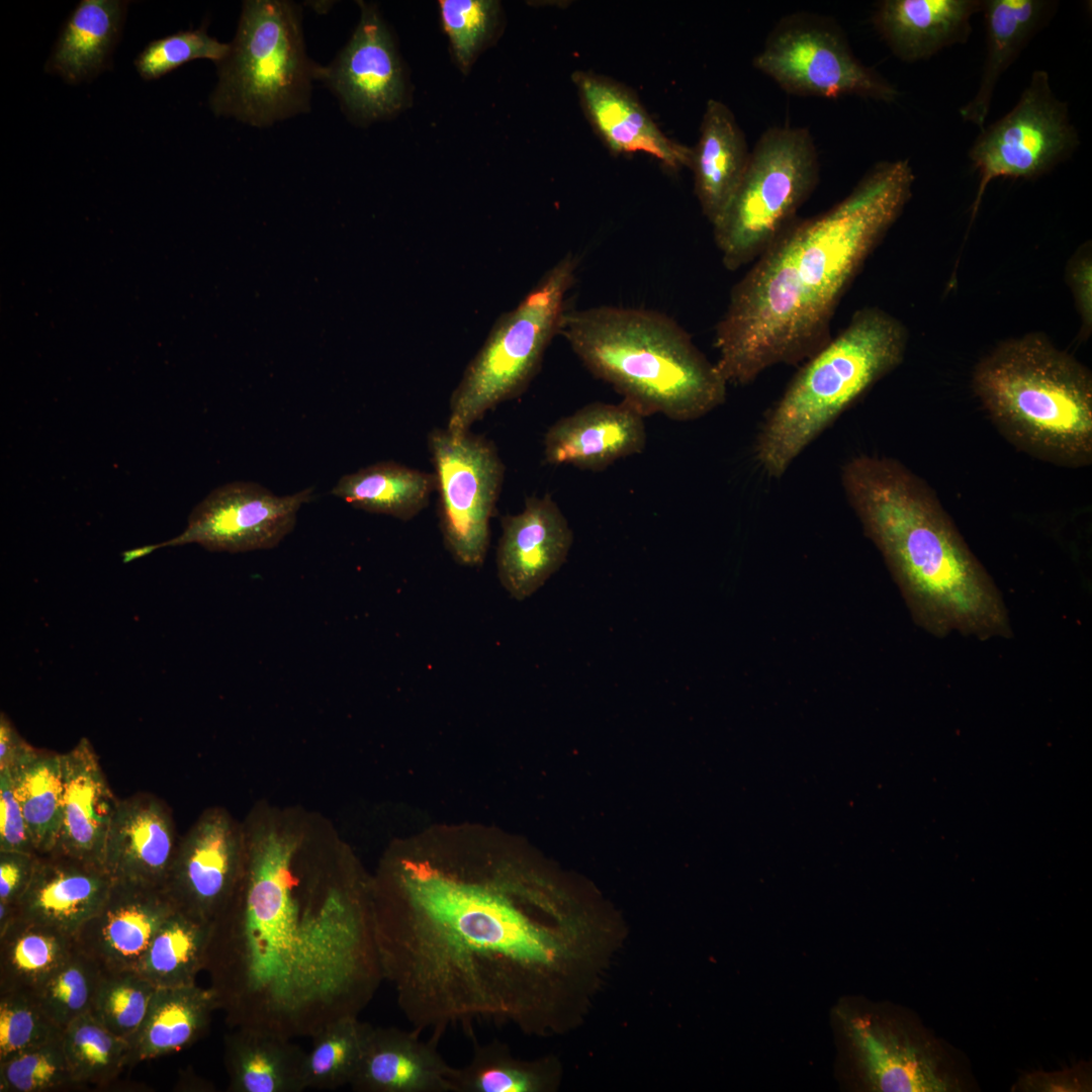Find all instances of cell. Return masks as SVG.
Segmentation results:
<instances>
[{
	"label": "cell",
	"instance_id": "cell-2",
	"mask_svg": "<svg viewBox=\"0 0 1092 1092\" xmlns=\"http://www.w3.org/2000/svg\"><path fill=\"white\" fill-rule=\"evenodd\" d=\"M265 832L211 922L204 970L230 1027L290 1038L358 1016L384 980L372 905L355 880L306 879Z\"/></svg>",
	"mask_w": 1092,
	"mask_h": 1092
},
{
	"label": "cell",
	"instance_id": "cell-49",
	"mask_svg": "<svg viewBox=\"0 0 1092 1092\" xmlns=\"http://www.w3.org/2000/svg\"><path fill=\"white\" fill-rule=\"evenodd\" d=\"M4 713L0 715V770L12 769L32 751Z\"/></svg>",
	"mask_w": 1092,
	"mask_h": 1092
},
{
	"label": "cell",
	"instance_id": "cell-15",
	"mask_svg": "<svg viewBox=\"0 0 1092 1092\" xmlns=\"http://www.w3.org/2000/svg\"><path fill=\"white\" fill-rule=\"evenodd\" d=\"M312 494V487L279 496L256 482L226 483L204 497L183 532L160 548L192 543L230 553L274 548L293 530L299 509Z\"/></svg>",
	"mask_w": 1092,
	"mask_h": 1092
},
{
	"label": "cell",
	"instance_id": "cell-10",
	"mask_svg": "<svg viewBox=\"0 0 1092 1092\" xmlns=\"http://www.w3.org/2000/svg\"><path fill=\"white\" fill-rule=\"evenodd\" d=\"M819 180V159L805 127L767 128L750 151L742 179L712 224L722 263L736 270L755 261L796 220Z\"/></svg>",
	"mask_w": 1092,
	"mask_h": 1092
},
{
	"label": "cell",
	"instance_id": "cell-5",
	"mask_svg": "<svg viewBox=\"0 0 1092 1092\" xmlns=\"http://www.w3.org/2000/svg\"><path fill=\"white\" fill-rule=\"evenodd\" d=\"M560 334L594 376L644 417L693 421L726 399L716 363L664 313L614 305L566 310Z\"/></svg>",
	"mask_w": 1092,
	"mask_h": 1092
},
{
	"label": "cell",
	"instance_id": "cell-4",
	"mask_svg": "<svg viewBox=\"0 0 1092 1092\" xmlns=\"http://www.w3.org/2000/svg\"><path fill=\"white\" fill-rule=\"evenodd\" d=\"M841 484L919 627L936 637L1012 636L998 588L927 482L895 459L859 455L843 465Z\"/></svg>",
	"mask_w": 1092,
	"mask_h": 1092
},
{
	"label": "cell",
	"instance_id": "cell-31",
	"mask_svg": "<svg viewBox=\"0 0 1092 1092\" xmlns=\"http://www.w3.org/2000/svg\"><path fill=\"white\" fill-rule=\"evenodd\" d=\"M216 1009L212 990L196 983L156 988L145 1019L130 1040V1064L191 1045L206 1031Z\"/></svg>",
	"mask_w": 1092,
	"mask_h": 1092
},
{
	"label": "cell",
	"instance_id": "cell-33",
	"mask_svg": "<svg viewBox=\"0 0 1092 1092\" xmlns=\"http://www.w3.org/2000/svg\"><path fill=\"white\" fill-rule=\"evenodd\" d=\"M449 1079L452 1092H552L560 1083L561 1067L553 1057L524 1061L498 1039L478 1043L473 1038L471 1060L453 1067Z\"/></svg>",
	"mask_w": 1092,
	"mask_h": 1092
},
{
	"label": "cell",
	"instance_id": "cell-25",
	"mask_svg": "<svg viewBox=\"0 0 1092 1092\" xmlns=\"http://www.w3.org/2000/svg\"><path fill=\"white\" fill-rule=\"evenodd\" d=\"M398 1027H375L350 1083L356 1092H452V1066L438 1051L441 1036Z\"/></svg>",
	"mask_w": 1092,
	"mask_h": 1092
},
{
	"label": "cell",
	"instance_id": "cell-43",
	"mask_svg": "<svg viewBox=\"0 0 1092 1092\" xmlns=\"http://www.w3.org/2000/svg\"><path fill=\"white\" fill-rule=\"evenodd\" d=\"M27 991L0 992V1061L62 1034Z\"/></svg>",
	"mask_w": 1092,
	"mask_h": 1092
},
{
	"label": "cell",
	"instance_id": "cell-51",
	"mask_svg": "<svg viewBox=\"0 0 1092 1092\" xmlns=\"http://www.w3.org/2000/svg\"><path fill=\"white\" fill-rule=\"evenodd\" d=\"M159 548H160V544H152V545H146V546H141V547L125 550V551H123L121 553L122 562L123 563H128V562L133 561V560H135L138 558L147 556V555H149L150 553L154 552L155 550H157Z\"/></svg>",
	"mask_w": 1092,
	"mask_h": 1092
},
{
	"label": "cell",
	"instance_id": "cell-24",
	"mask_svg": "<svg viewBox=\"0 0 1092 1092\" xmlns=\"http://www.w3.org/2000/svg\"><path fill=\"white\" fill-rule=\"evenodd\" d=\"M113 881L99 866L59 853L38 854L16 904L18 918L73 936L107 898Z\"/></svg>",
	"mask_w": 1092,
	"mask_h": 1092
},
{
	"label": "cell",
	"instance_id": "cell-47",
	"mask_svg": "<svg viewBox=\"0 0 1092 1092\" xmlns=\"http://www.w3.org/2000/svg\"><path fill=\"white\" fill-rule=\"evenodd\" d=\"M1091 1079L1088 1068L1078 1065L1069 1070L1054 1073H1032L1019 1081L1017 1087L1029 1091H1088Z\"/></svg>",
	"mask_w": 1092,
	"mask_h": 1092
},
{
	"label": "cell",
	"instance_id": "cell-30",
	"mask_svg": "<svg viewBox=\"0 0 1092 1092\" xmlns=\"http://www.w3.org/2000/svg\"><path fill=\"white\" fill-rule=\"evenodd\" d=\"M223 1061L232 1092L304 1090L305 1051L285 1035L247 1026L231 1027Z\"/></svg>",
	"mask_w": 1092,
	"mask_h": 1092
},
{
	"label": "cell",
	"instance_id": "cell-37",
	"mask_svg": "<svg viewBox=\"0 0 1092 1092\" xmlns=\"http://www.w3.org/2000/svg\"><path fill=\"white\" fill-rule=\"evenodd\" d=\"M372 1029V1024L358 1016H346L312 1034L310 1048L305 1051L304 1090H333L350 1085Z\"/></svg>",
	"mask_w": 1092,
	"mask_h": 1092
},
{
	"label": "cell",
	"instance_id": "cell-46",
	"mask_svg": "<svg viewBox=\"0 0 1092 1092\" xmlns=\"http://www.w3.org/2000/svg\"><path fill=\"white\" fill-rule=\"evenodd\" d=\"M37 853L0 850V902L17 904L27 889Z\"/></svg>",
	"mask_w": 1092,
	"mask_h": 1092
},
{
	"label": "cell",
	"instance_id": "cell-29",
	"mask_svg": "<svg viewBox=\"0 0 1092 1092\" xmlns=\"http://www.w3.org/2000/svg\"><path fill=\"white\" fill-rule=\"evenodd\" d=\"M127 1L82 0L64 23L44 65L69 84L90 81L111 67Z\"/></svg>",
	"mask_w": 1092,
	"mask_h": 1092
},
{
	"label": "cell",
	"instance_id": "cell-7",
	"mask_svg": "<svg viewBox=\"0 0 1092 1092\" xmlns=\"http://www.w3.org/2000/svg\"><path fill=\"white\" fill-rule=\"evenodd\" d=\"M904 325L885 310H857L848 325L804 361L767 413L754 454L769 477L780 478L797 457L880 379L903 361Z\"/></svg>",
	"mask_w": 1092,
	"mask_h": 1092
},
{
	"label": "cell",
	"instance_id": "cell-17",
	"mask_svg": "<svg viewBox=\"0 0 1092 1092\" xmlns=\"http://www.w3.org/2000/svg\"><path fill=\"white\" fill-rule=\"evenodd\" d=\"M245 864L229 817L205 812L177 850L164 889L175 907L212 922L232 896Z\"/></svg>",
	"mask_w": 1092,
	"mask_h": 1092
},
{
	"label": "cell",
	"instance_id": "cell-19",
	"mask_svg": "<svg viewBox=\"0 0 1092 1092\" xmlns=\"http://www.w3.org/2000/svg\"><path fill=\"white\" fill-rule=\"evenodd\" d=\"M572 542L551 495L528 497L520 513L502 518L495 558L500 584L513 599H528L566 561Z\"/></svg>",
	"mask_w": 1092,
	"mask_h": 1092
},
{
	"label": "cell",
	"instance_id": "cell-44",
	"mask_svg": "<svg viewBox=\"0 0 1092 1092\" xmlns=\"http://www.w3.org/2000/svg\"><path fill=\"white\" fill-rule=\"evenodd\" d=\"M230 44L209 36L204 28L179 31L149 42L134 59L144 80H156L197 59L215 64L229 53Z\"/></svg>",
	"mask_w": 1092,
	"mask_h": 1092
},
{
	"label": "cell",
	"instance_id": "cell-23",
	"mask_svg": "<svg viewBox=\"0 0 1092 1092\" xmlns=\"http://www.w3.org/2000/svg\"><path fill=\"white\" fill-rule=\"evenodd\" d=\"M61 765L62 816L57 845L52 853L103 868L105 841L119 799L107 783L87 738L61 753Z\"/></svg>",
	"mask_w": 1092,
	"mask_h": 1092
},
{
	"label": "cell",
	"instance_id": "cell-22",
	"mask_svg": "<svg viewBox=\"0 0 1092 1092\" xmlns=\"http://www.w3.org/2000/svg\"><path fill=\"white\" fill-rule=\"evenodd\" d=\"M644 416L624 400L594 402L557 420L543 440L544 460L600 471L641 453L646 446Z\"/></svg>",
	"mask_w": 1092,
	"mask_h": 1092
},
{
	"label": "cell",
	"instance_id": "cell-26",
	"mask_svg": "<svg viewBox=\"0 0 1092 1092\" xmlns=\"http://www.w3.org/2000/svg\"><path fill=\"white\" fill-rule=\"evenodd\" d=\"M983 0H884L872 21L899 60L925 61L954 44L966 43L972 17Z\"/></svg>",
	"mask_w": 1092,
	"mask_h": 1092
},
{
	"label": "cell",
	"instance_id": "cell-14",
	"mask_svg": "<svg viewBox=\"0 0 1092 1092\" xmlns=\"http://www.w3.org/2000/svg\"><path fill=\"white\" fill-rule=\"evenodd\" d=\"M1079 145L1067 102L1055 95L1049 73L1034 70L1016 104L983 127L969 150L979 176L972 220L992 180L1037 178L1070 159Z\"/></svg>",
	"mask_w": 1092,
	"mask_h": 1092
},
{
	"label": "cell",
	"instance_id": "cell-38",
	"mask_svg": "<svg viewBox=\"0 0 1092 1092\" xmlns=\"http://www.w3.org/2000/svg\"><path fill=\"white\" fill-rule=\"evenodd\" d=\"M62 1037L75 1086L107 1084L130 1064V1042L111 1032L89 1012L70 1022Z\"/></svg>",
	"mask_w": 1092,
	"mask_h": 1092
},
{
	"label": "cell",
	"instance_id": "cell-36",
	"mask_svg": "<svg viewBox=\"0 0 1092 1092\" xmlns=\"http://www.w3.org/2000/svg\"><path fill=\"white\" fill-rule=\"evenodd\" d=\"M73 938L17 918L0 936V992L31 991L71 954Z\"/></svg>",
	"mask_w": 1092,
	"mask_h": 1092
},
{
	"label": "cell",
	"instance_id": "cell-48",
	"mask_svg": "<svg viewBox=\"0 0 1092 1092\" xmlns=\"http://www.w3.org/2000/svg\"><path fill=\"white\" fill-rule=\"evenodd\" d=\"M1091 267V257L1085 251L1073 259L1068 271L1069 281L1083 326L1088 329L1091 328L1092 323Z\"/></svg>",
	"mask_w": 1092,
	"mask_h": 1092
},
{
	"label": "cell",
	"instance_id": "cell-39",
	"mask_svg": "<svg viewBox=\"0 0 1092 1092\" xmlns=\"http://www.w3.org/2000/svg\"><path fill=\"white\" fill-rule=\"evenodd\" d=\"M102 971L75 947L69 958L29 992L47 1016L62 1030L90 1011Z\"/></svg>",
	"mask_w": 1092,
	"mask_h": 1092
},
{
	"label": "cell",
	"instance_id": "cell-16",
	"mask_svg": "<svg viewBox=\"0 0 1092 1092\" xmlns=\"http://www.w3.org/2000/svg\"><path fill=\"white\" fill-rule=\"evenodd\" d=\"M360 21L347 46L328 67L324 80L357 119L373 121L394 115L405 103L402 67L391 34L376 8L364 2Z\"/></svg>",
	"mask_w": 1092,
	"mask_h": 1092
},
{
	"label": "cell",
	"instance_id": "cell-42",
	"mask_svg": "<svg viewBox=\"0 0 1092 1092\" xmlns=\"http://www.w3.org/2000/svg\"><path fill=\"white\" fill-rule=\"evenodd\" d=\"M72 1085L62 1034L0 1061V1092H47Z\"/></svg>",
	"mask_w": 1092,
	"mask_h": 1092
},
{
	"label": "cell",
	"instance_id": "cell-13",
	"mask_svg": "<svg viewBox=\"0 0 1092 1092\" xmlns=\"http://www.w3.org/2000/svg\"><path fill=\"white\" fill-rule=\"evenodd\" d=\"M428 448L444 545L458 564L480 566L489 547L505 465L493 443L470 431L433 429Z\"/></svg>",
	"mask_w": 1092,
	"mask_h": 1092
},
{
	"label": "cell",
	"instance_id": "cell-12",
	"mask_svg": "<svg viewBox=\"0 0 1092 1092\" xmlns=\"http://www.w3.org/2000/svg\"><path fill=\"white\" fill-rule=\"evenodd\" d=\"M753 66L794 95H855L884 102L899 96L893 84L854 56L839 27L813 14L782 18L753 59Z\"/></svg>",
	"mask_w": 1092,
	"mask_h": 1092
},
{
	"label": "cell",
	"instance_id": "cell-11",
	"mask_svg": "<svg viewBox=\"0 0 1092 1092\" xmlns=\"http://www.w3.org/2000/svg\"><path fill=\"white\" fill-rule=\"evenodd\" d=\"M838 1016L868 1090L951 1092L966 1087L950 1050L910 1016L875 1005H842Z\"/></svg>",
	"mask_w": 1092,
	"mask_h": 1092
},
{
	"label": "cell",
	"instance_id": "cell-18",
	"mask_svg": "<svg viewBox=\"0 0 1092 1092\" xmlns=\"http://www.w3.org/2000/svg\"><path fill=\"white\" fill-rule=\"evenodd\" d=\"M175 910L163 887L113 882L104 903L73 936V945L104 973L135 971Z\"/></svg>",
	"mask_w": 1092,
	"mask_h": 1092
},
{
	"label": "cell",
	"instance_id": "cell-8",
	"mask_svg": "<svg viewBox=\"0 0 1092 1092\" xmlns=\"http://www.w3.org/2000/svg\"><path fill=\"white\" fill-rule=\"evenodd\" d=\"M216 67L218 81L209 99L213 112L266 126L309 109L320 66L306 55L295 4L250 0Z\"/></svg>",
	"mask_w": 1092,
	"mask_h": 1092
},
{
	"label": "cell",
	"instance_id": "cell-35",
	"mask_svg": "<svg viewBox=\"0 0 1092 1092\" xmlns=\"http://www.w3.org/2000/svg\"><path fill=\"white\" fill-rule=\"evenodd\" d=\"M9 771L36 853H52L62 816L61 754L33 748Z\"/></svg>",
	"mask_w": 1092,
	"mask_h": 1092
},
{
	"label": "cell",
	"instance_id": "cell-20",
	"mask_svg": "<svg viewBox=\"0 0 1092 1092\" xmlns=\"http://www.w3.org/2000/svg\"><path fill=\"white\" fill-rule=\"evenodd\" d=\"M572 81L586 119L613 154L644 153L670 170L691 168L693 148L669 139L632 89L593 71H575Z\"/></svg>",
	"mask_w": 1092,
	"mask_h": 1092
},
{
	"label": "cell",
	"instance_id": "cell-27",
	"mask_svg": "<svg viewBox=\"0 0 1092 1092\" xmlns=\"http://www.w3.org/2000/svg\"><path fill=\"white\" fill-rule=\"evenodd\" d=\"M1057 6L1050 0H983L986 56L976 94L959 109L965 121L984 127L1000 78L1048 24Z\"/></svg>",
	"mask_w": 1092,
	"mask_h": 1092
},
{
	"label": "cell",
	"instance_id": "cell-45",
	"mask_svg": "<svg viewBox=\"0 0 1092 1092\" xmlns=\"http://www.w3.org/2000/svg\"><path fill=\"white\" fill-rule=\"evenodd\" d=\"M0 850L36 853L8 769L0 770Z\"/></svg>",
	"mask_w": 1092,
	"mask_h": 1092
},
{
	"label": "cell",
	"instance_id": "cell-6",
	"mask_svg": "<svg viewBox=\"0 0 1092 1092\" xmlns=\"http://www.w3.org/2000/svg\"><path fill=\"white\" fill-rule=\"evenodd\" d=\"M972 387L992 423L1022 452L1054 465L1092 463V375L1045 336L1000 343L975 366Z\"/></svg>",
	"mask_w": 1092,
	"mask_h": 1092
},
{
	"label": "cell",
	"instance_id": "cell-34",
	"mask_svg": "<svg viewBox=\"0 0 1092 1092\" xmlns=\"http://www.w3.org/2000/svg\"><path fill=\"white\" fill-rule=\"evenodd\" d=\"M211 922L176 910L163 922L135 972L156 988L195 984L204 970Z\"/></svg>",
	"mask_w": 1092,
	"mask_h": 1092
},
{
	"label": "cell",
	"instance_id": "cell-40",
	"mask_svg": "<svg viewBox=\"0 0 1092 1092\" xmlns=\"http://www.w3.org/2000/svg\"><path fill=\"white\" fill-rule=\"evenodd\" d=\"M155 990L135 971L102 972L89 1013L130 1042L145 1019Z\"/></svg>",
	"mask_w": 1092,
	"mask_h": 1092
},
{
	"label": "cell",
	"instance_id": "cell-1",
	"mask_svg": "<svg viewBox=\"0 0 1092 1092\" xmlns=\"http://www.w3.org/2000/svg\"><path fill=\"white\" fill-rule=\"evenodd\" d=\"M386 877L372 905L384 980L413 1027L439 1036L474 1020L570 1030L623 937L507 874L404 858Z\"/></svg>",
	"mask_w": 1092,
	"mask_h": 1092
},
{
	"label": "cell",
	"instance_id": "cell-41",
	"mask_svg": "<svg viewBox=\"0 0 1092 1092\" xmlns=\"http://www.w3.org/2000/svg\"><path fill=\"white\" fill-rule=\"evenodd\" d=\"M440 13L452 55L467 73L499 26L500 5L492 0H442Z\"/></svg>",
	"mask_w": 1092,
	"mask_h": 1092
},
{
	"label": "cell",
	"instance_id": "cell-3",
	"mask_svg": "<svg viewBox=\"0 0 1092 1092\" xmlns=\"http://www.w3.org/2000/svg\"><path fill=\"white\" fill-rule=\"evenodd\" d=\"M914 180L907 159L876 164L841 201L796 219L755 260L716 327V366L727 383L805 361L830 340L838 303L901 215Z\"/></svg>",
	"mask_w": 1092,
	"mask_h": 1092
},
{
	"label": "cell",
	"instance_id": "cell-32",
	"mask_svg": "<svg viewBox=\"0 0 1092 1092\" xmlns=\"http://www.w3.org/2000/svg\"><path fill=\"white\" fill-rule=\"evenodd\" d=\"M433 473L394 461H380L343 475L331 493L352 507L408 521L430 503Z\"/></svg>",
	"mask_w": 1092,
	"mask_h": 1092
},
{
	"label": "cell",
	"instance_id": "cell-9",
	"mask_svg": "<svg viewBox=\"0 0 1092 1092\" xmlns=\"http://www.w3.org/2000/svg\"><path fill=\"white\" fill-rule=\"evenodd\" d=\"M577 266V257L566 254L514 309L497 318L451 394L449 431H469L489 410L526 390L560 333Z\"/></svg>",
	"mask_w": 1092,
	"mask_h": 1092
},
{
	"label": "cell",
	"instance_id": "cell-21",
	"mask_svg": "<svg viewBox=\"0 0 1092 1092\" xmlns=\"http://www.w3.org/2000/svg\"><path fill=\"white\" fill-rule=\"evenodd\" d=\"M178 844L170 811L157 797L119 799L108 829L103 868L113 882L163 887Z\"/></svg>",
	"mask_w": 1092,
	"mask_h": 1092
},
{
	"label": "cell",
	"instance_id": "cell-50",
	"mask_svg": "<svg viewBox=\"0 0 1092 1092\" xmlns=\"http://www.w3.org/2000/svg\"><path fill=\"white\" fill-rule=\"evenodd\" d=\"M16 904L0 902V936L17 920Z\"/></svg>",
	"mask_w": 1092,
	"mask_h": 1092
},
{
	"label": "cell",
	"instance_id": "cell-28",
	"mask_svg": "<svg viewBox=\"0 0 1092 1092\" xmlns=\"http://www.w3.org/2000/svg\"><path fill=\"white\" fill-rule=\"evenodd\" d=\"M750 151L731 109L710 99L700 135L693 148L691 168L695 193L704 215L713 224L721 215L746 170Z\"/></svg>",
	"mask_w": 1092,
	"mask_h": 1092
}]
</instances>
